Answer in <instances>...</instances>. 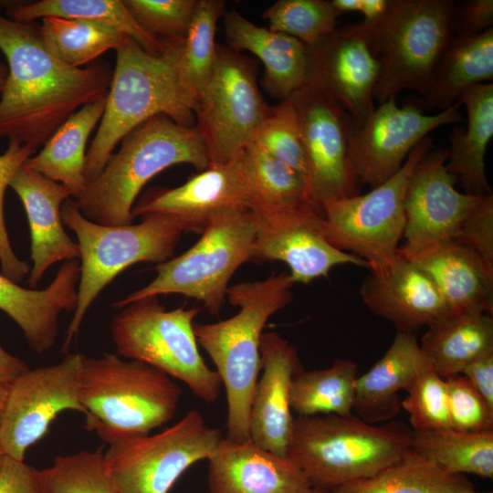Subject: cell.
Here are the masks:
<instances>
[{
    "instance_id": "15",
    "label": "cell",
    "mask_w": 493,
    "mask_h": 493,
    "mask_svg": "<svg viewBox=\"0 0 493 493\" xmlns=\"http://www.w3.org/2000/svg\"><path fill=\"white\" fill-rule=\"evenodd\" d=\"M83 354L68 353L58 363L28 369L9 386L0 412V443L6 456L25 461L26 451L67 410L80 412Z\"/></svg>"
},
{
    "instance_id": "52",
    "label": "cell",
    "mask_w": 493,
    "mask_h": 493,
    "mask_svg": "<svg viewBox=\"0 0 493 493\" xmlns=\"http://www.w3.org/2000/svg\"><path fill=\"white\" fill-rule=\"evenodd\" d=\"M388 4L389 0H360L358 12L363 15L362 21L371 22L385 12Z\"/></svg>"
},
{
    "instance_id": "46",
    "label": "cell",
    "mask_w": 493,
    "mask_h": 493,
    "mask_svg": "<svg viewBox=\"0 0 493 493\" xmlns=\"http://www.w3.org/2000/svg\"><path fill=\"white\" fill-rule=\"evenodd\" d=\"M450 427L466 433L493 432V409L462 375L446 379Z\"/></svg>"
},
{
    "instance_id": "34",
    "label": "cell",
    "mask_w": 493,
    "mask_h": 493,
    "mask_svg": "<svg viewBox=\"0 0 493 493\" xmlns=\"http://www.w3.org/2000/svg\"><path fill=\"white\" fill-rule=\"evenodd\" d=\"M225 7L222 0H199L186 37L180 40L161 39L172 51L179 84L193 110L213 70L217 46L215 28Z\"/></svg>"
},
{
    "instance_id": "21",
    "label": "cell",
    "mask_w": 493,
    "mask_h": 493,
    "mask_svg": "<svg viewBox=\"0 0 493 493\" xmlns=\"http://www.w3.org/2000/svg\"><path fill=\"white\" fill-rule=\"evenodd\" d=\"M259 351L263 372L251 400L249 438L257 446L287 457L294 421L290 388L303 368L297 349L278 332H263Z\"/></svg>"
},
{
    "instance_id": "49",
    "label": "cell",
    "mask_w": 493,
    "mask_h": 493,
    "mask_svg": "<svg viewBox=\"0 0 493 493\" xmlns=\"http://www.w3.org/2000/svg\"><path fill=\"white\" fill-rule=\"evenodd\" d=\"M0 493H47L39 470L5 456L0 470Z\"/></svg>"
},
{
    "instance_id": "41",
    "label": "cell",
    "mask_w": 493,
    "mask_h": 493,
    "mask_svg": "<svg viewBox=\"0 0 493 493\" xmlns=\"http://www.w3.org/2000/svg\"><path fill=\"white\" fill-rule=\"evenodd\" d=\"M39 475L47 493H119L108 474L102 446L58 456Z\"/></svg>"
},
{
    "instance_id": "44",
    "label": "cell",
    "mask_w": 493,
    "mask_h": 493,
    "mask_svg": "<svg viewBox=\"0 0 493 493\" xmlns=\"http://www.w3.org/2000/svg\"><path fill=\"white\" fill-rule=\"evenodd\" d=\"M122 1L137 24L159 40L184 39L199 4V0Z\"/></svg>"
},
{
    "instance_id": "40",
    "label": "cell",
    "mask_w": 493,
    "mask_h": 493,
    "mask_svg": "<svg viewBox=\"0 0 493 493\" xmlns=\"http://www.w3.org/2000/svg\"><path fill=\"white\" fill-rule=\"evenodd\" d=\"M341 15L328 0H278L263 12L262 17L269 30L290 36L310 47L338 26Z\"/></svg>"
},
{
    "instance_id": "2",
    "label": "cell",
    "mask_w": 493,
    "mask_h": 493,
    "mask_svg": "<svg viewBox=\"0 0 493 493\" xmlns=\"http://www.w3.org/2000/svg\"><path fill=\"white\" fill-rule=\"evenodd\" d=\"M293 285L289 274L283 271L229 287L226 298L238 312L215 323L194 325L197 343L210 356L226 390L225 436L231 440L250 439V405L261 370L263 329L272 315L292 300Z\"/></svg>"
},
{
    "instance_id": "25",
    "label": "cell",
    "mask_w": 493,
    "mask_h": 493,
    "mask_svg": "<svg viewBox=\"0 0 493 493\" xmlns=\"http://www.w3.org/2000/svg\"><path fill=\"white\" fill-rule=\"evenodd\" d=\"M79 275L77 259L65 261L48 287L28 289L0 273V309L19 326L37 354H44L56 343L59 315L75 311Z\"/></svg>"
},
{
    "instance_id": "57",
    "label": "cell",
    "mask_w": 493,
    "mask_h": 493,
    "mask_svg": "<svg viewBox=\"0 0 493 493\" xmlns=\"http://www.w3.org/2000/svg\"><path fill=\"white\" fill-rule=\"evenodd\" d=\"M469 493H493L492 491H477L476 489Z\"/></svg>"
},
{
    "instance_id": "30",
    "label": "cell",
    "mask_w": 493,
    "mask_h": 493,
    "mask_svg": "<svg viewBox=\"0 0 493 493\" xmlns=\"http://www.w3.org/2000/svg\"><path fill=\"white\" fill-rule=\"evenodd\" d=\"M106 97L74 112L24 164L29 170L66 186L74 199L86 188L85 148L104 112Z\"/></svg>"
},
{
    "instance_id": "6",
    "label": "cell",
    "mask_w": 493,
    "mask_h": 493,
    "mask_svg": "<svg viewBox=\"0 0 493 493\" xmlns=\"http://www.w3.org/2000/svg\"><path fill=\"white\" fill-rule=\"evenodd\" d=\"M182 391L173 378L112 353L83 354L80 403L85 429L108 446L149 435L175 414Z\"/></svg>"
},
{
    "instance_id": "45",
    "label": "cell",
    "mask_w": 493,
    "mask_h": 493,
    "mask_svg": "<svg viewBox=\"0 0 493 493\" xmlns=\"http://www.w3.org/2000/svg\"><path fill=\"white\" fill-rule=\"evenodd\" d=\"M36 152L30 145L9 140L6 151L0 154V266L2 274L16 283L20 282L30 268L12 248L4 215L5 194L15 174Z\"/></svg>"
},
{
    "instance_id": "4",
    "label": "cell",
    "mask_w": 493,
    "mask_h": 493,
    "mask_svg": "<svg viewBox=\"0 0 493 493\" xmlns=\"http://www.w3.org/2000/svg\"><path fill=\"white\" fill-rule=\"evenodd\" d=\"M154 56L132 37L124 35L116 47V64L104 112L86 153L84 174L96 179L108 163L116 145L133 129L156 115L194 126V110L177 79L168 45Z\"/></svg>"
},
{
    "instance_id": "17",
    "label": "cell",
    "mask_w": 493,
    "mask_h": 493,
    "mask_svg": "<svg viewBox=\"0 0 493 493\" xmlns=\"http://www.w3.org/2000/svg\"><path fill=\"white\" fill-rule=\"evenodd\" d=\"M256 222L253 258L281 261L295 283L328 277L339 265L369 268L362 258L334 247L323 234V212L314 205L249 208Z\"/></svg>"
},
{
    "instance_id": "5",
    "label": "cell",
    "mask_w": 493,
    "mask_h": 493,
    "mask_svg": "<svg viewBox=\"0 0 493 493\" xmlns=\"http://www.w3.org/2000/svg\"><path fill=\"white\" fill-rule=\"evenodd\" d=\"M412 436L400 420L375 425L353 414L298 415L287 457L312 488L332 490L396 462L411 449Z\"/></svg>"
},
{
    "instance_id": "47",
    "label": "cell",
    "mask_w": 493,
    "mask_h": 493,
    "mask_svg": "<svg viewBox=\"0 0 493 493\" xmlns=\"http://www.w3.org/2000/svg\"><path fill=\"white\" fill-rule=\"evenodd\" d=\"M454 241L474 253L493 275V194L486 195L466 217Z\"/></svg>"
},
{
    "instance_id": "56",
    "label": "cell",
    "mask_w": 493,
    "mask_h": 493,
    "mask_svg": "<svg viewBox=\"0 0 493 493\" xmlns=\"http://www.w3.org/2000/svg\"><path fill=\"white\" fill-rule=\"evenodd\" d=\"M0 412H1V408H0ZM5 456H5V454L4 450H3V447H2L1 443H0V470L2 468V466H3V463H4V460H5Z\"/></svg>"
},
{
    "instance_id": "20",
    "label": "cell",
    "mask_w": 493,
    "mask_h": 493,
    "mask_svg": "<svg viewBox=\"0 0 493 493\" xmlns=\"http://www.w3.org/2000/svg\"><path fill=\"white\" fill-rule=\"evenodd\" d=\"M249 194L236 162L201 171L174 188L149 189L132 208V215H158L183 233L201 234L210 217L229 207H248Z\"/></svg>"
},
{
    "instance_id": "18",
    "label": "cell",
    "mask_w": 493,
    "mask_h": 493,
    "mask_svg": "<svg viewBox=\"0 0 493 493\" xmlns=\"http://www.w3.org/2000/svg\"><path fill=\"white\" fill-rule=\"evenodd\" d=\"M447 157L446 148L430 150L409 181L404 197V242L398 248L407 259L454 241L466 217L486 196L456 190V178L446 166Z\"/></svg>"
},
{
    "instance_id": "8",
    "label": "cell",
    "mask_w": 493,
    "mask_h": 493,
    "mask_svg": "<svg viewBox=\"0 0 493 493\" xmlns=\"http://www.w3.org/2000/svg\"><path fill=\"white\" fill-rule=\"evenodd\" d=\"M256 222L248 207H229L215 213L199 240L178 257L155 267V278L145 287L115 301L121 309L137 300L181 294L201 301L218 315L235 272L253 258Z\"/></svg>"
},
{
    "instance_id": "43",
    "label": "cell",
    "mask_w": 493,
    "mask_h": 493,
    "mask_svg": "<svg viewBox=\"0 0 493 493\" xmlns=\"http://www.w3.org/2000/svg\"><path fill=\"white\" fill-rule=\"evenodd\" d=\"M405 391L400 405L408 414L413 431L450 427L447 384L434 369L419 373Z\"/></svg>"
},
{
    "instance_id": "19",
    "label": "cell",
    "mask_w": 493,
    "mask_h": 493,
    "mask_svg": "<svg viewBox=\"0 0 493 493\" xmlns=\"http://www.w3.org/2000/svg\"><path fill=\"white\" fill-rule=\"evenodd\" d=\"M306 85L336 101L353 121L374 110V89L380 74L362 22L337 26L308 47Z\"/></svg>"
},
{
    "instance_id": "38",
    "label": "cell",
    "mask_w": 493,
    "mask_h": 493,
    "mask_svg": "<svg viewBox=\"0 0 493 493\" xmlns=\"http://www.w3.org/2000/svg\"><path fill=\"white\" fill-rule=\"evenodd\" d=\"M411 449L446 472L493 478V432L413 431Z\"/></svg>"
},
{
    "instance_id": "35",
    "label": "cell",
    "mask_w": 493,
    "mask_h": 493,
    "mask_svg": "<svg viewBox=\"0 0 493 493\" xmlns=\"http://www.w3.org/2000/svg\"><path fill=\"white\" fill-rule=\"evenodd\" d=\"M6 16L24 23L47 16L100 23L118 28L152 55L159 56L163 51L162 42L137 24L122 0H40L9 4Z\"/></svg>"
},
{
    "instance_id": "42",
    "label": "cell",
    "mask_w": 493,
    "mask_h": 493,
    "mask_svg": "<svg viewBox=\"0 0 493 493\" xmlns=\"http://www.w3.org/2000/svg\"><path fill=\"white\" fill-rule=\"evenodd\" d=\"M252 143L299 172L306 181L304 148L295 111L288 99L270 107Z\"/></svg>"
},
{
    "instance_id": "23",
    "label": "cell",
    "mask_w": 493,
    "mask_h": 493,
    "mask_svg": "<svg viewBox=\"0 0 493 493\" xmlns=\"http://www.w3.org/2000/svg\"><path fill=\"white\" fill-rule=\"evenodd\" d=\"M208 462L209 493H309L312 488L288 457L250 439L237 442L224 436Z\"/></svg>"
},
{
    "instance_id": "50",
    "label": "cell",
    "mask_w": 493,
    "mask_h": 493,
    "mask_svg": "<svg viewBox=\"0 0 493 493\" xmlns=\"http://www.w3.org/2000/svg\"><path fill=\"white\" fill-rule=\"evenodd\" d=\"M461 374L493 409V351L473 361Z\"/></svg>"
},
{
    "instance_id": "11",
    "label": "cell",
    "mask_w": 493,
    "mask_h": 493,
    "mask_svg": "<svg viewBox=\"0 0 493 493\" xmlns=\"http://www.w3.org/2000/svg\"><path fill=\"white\" fill-rule=\"evenodd\" d=\"M424 138L412 150L400 170L364 194L325 203L323 234L336 248L352 254L371 271L386 269L393 262L405 226L404 197L418 163L432 149Z\"/></svg>"
},
{
    "instance_id": "48",
    "label": "cell",
    "mask_w": 493,
    "mask_h": 493,
    "mask_svg": "<svg viewBox=\"0 0 493 493\" xmlns=\"http://www.w3.org/2000/svg\"><path fill=\"white\" fill-rule=\"evenodd\" d=\"M493 26V0H466L455 4L451 20L453 37L480 34Z\"/></svg>"
},
{
    "instance_id": "53",
    "label": "cell",
    "mask_w": 493,
    "mask_h": 493,
    "mask_svg": "<svg viewBox=\"0 0 493 493\" xmlns=\"http://www.w3.org/2000/svg\"><path fill=\"white\" fill-rule=\"evenodd\" d=\"M8 76V68L0 62V93L2 92Z\"/></svg>"
},
{
    "instance_id": "55",
    "label": "cell",
    "mask_w": 493,
    "mask_h": 493,
    "mask_svg": "<svg viewBox=\"0 0 493 493\" xmlns=\"http://www.w3.org/2000/svg\"><path fill=\"white\" fill-rule=\"evenodd\" d=\"M309 493H331L330 490L320 488H312Z\"/></svg>"
},
{
    "instance_id": "31",
    "label": "cell",
    "mask_w": 493,
    "mask_h": 493,
    "mask_svg": "<svg viewBox=\"0 0 493 493\" xmlns=\"http://www.w3.org/2000/svg\"><path fill=\"white\" fill-rule=\"evenodd\" d=\"M419 344L442 378L461 374L473 361L493 351L492 315L449 314L427 327Z\"/></svg>"
},
{
    "instance_id": "51",
    "label": "cell",
    "mask_w": 493,
    "mask_h": 493,
    "mask_svg": "<svg viewBox=\"0 0 493 493\" xmlns=\"http://www.w3.org/2000/svg\"><path fill=\"white\" fill-rule=\"evenodd\" d=\"M29 368L16 356L7 352L0 345V383L10 385L20 374Z\"/></svg>"
},
{
    "instance_id": "26",
    "label": "cell",
    "mask_w": 493,
    "mask_h": 493,
    "mask_svg": "<svg viewBox=\"0 0 493 493\" xmlns=\"http://www.w3.org/2000/svg\"><path fill=\"white\" fill-rule=\"evenodd\" d=\"M223 23L226 46L248 51L264 65L263 88L279 101L306 85L308 49L299 40L261 27L236 9L225 11Z\"/></svg>"
},
{
    "instance_id": "37",
    "label": "cell",
    "mask_w": 493,
    "mask_h": 493,
    "mask_svg": "<svg viewBox=\"0 0 493 493\" xmlns=\"http://www.w3.org/2000/svg\"><path fill=\"white\" fill-rule=\"evenodd\" d=\"M358 369L356 362L342 358L325 369H302L292 380L291 410L300 416L352 414Z\"/></svg>"
},
{
    "instance_id": "14",
    "label": "cell",
    "mask_w": 493,
    "mask_h": 493,
    "mask_svg": "<svg viewBox=\"0 0 493 493\" xmlns=\"http://www.w3.org/2000/svg\"><path fill=\"white\" fill-rule=\"evenodd\" d=\"M294 109L307 163V195L325 203L358 194L351 156L352 119L332 99L304 85L288 98Z\"/></svg>"
},
{
    "instance_id": "9",
    "label": "cell",
    "mask_w": 493,
    "mask_h": 493,
    "mask_svg": "<svg viewBox=\"0 0 493 493\" xmlns=\"http://www.w3.org/2000/svg\"><path fill=\"white\" fill-rule=\"evenodd\" d=\"M453 0H389L377 19L362 21L379 62L374 99L380 103L404 89L424 97L435 66L452 38Z\"/></svg>"
},
{
    "instance_id": "54",
    "label": "cell",
    "mask_w": 493,
    "mask_h": 493,
    "mask_svg": "<svg viewBox=\"0 0 493 493\" xmlns=\"http://www.w3.org/2000/svg\"><path fill=\"white\" fill-rule=\"evenodd\" d=\"M8 386L9 385L0 383V408H2V405L5 400V397L8 392Z\"/></svg>"
},
{
    "instance_id": "39",
    "label": "cell",
    "mask_w": 493,
    "mask_h": 493,
    "mask_svg": "<svg viewBox=\"0 0 493 493\" xmlns=\"http://www.w3.org/2000/svg\"><path fill=\"white\" fill-rule=\"evenodd\" d=\"M38 30L47 50L72 68H79L109 49H116L125 35L110 26L56 16L42 18Z\"/></svg>"
},
{
    "instance_id": "27",
    "label": "cell",
    "mask_w": 493,
    "mask_h": 493,
    "mask_svg": "<svg viewBox=\"0 0 493 493\" xmlns=\"http://www.w3.org/2000/svg\"><path fill=\"white\" fill-rule=\"evenodd\" d=\"M429 369L433 366L414 333L396 331L381 359L358 376L353 410L372 425L393 420L401 409L399 392Z\"/></svg>"
},
{
    "instance_id": "13",
    "label": "cell",
    "mask_w": 493,
    "mask_h": 493,
    "mask_svg": "<svg viewBox=\"0 0 493 493\" xmlns=\"http://www.w3.org/2000/svg\"><path fill=\"white\" fill-rule=\"evenodd\" d=\"M223 437L192 409L162 432L110 445L104 462L119 493H168L193 464L211 458Z\"/></svg>"
},
{
    "instance_id": "36",
    "label": "cell",
    "mask_w": 493,
    "mask_h": 493,
    "mask_svg": "<svg viewBox=\"0 0 493 493\" xmlns=\"http://www.w3.org/2000/svg\"><path fill=\"white\" fill-rule=\"evenodd\" d=\"M236 162L249 194V208L314 205L308 199L305 178L254 143Z\"/></svg>"
},
{
    "instance_id": "22",
    "label": "cell",
    "mask_w": 493,
    "mask_h": 493,
    "mask_svg": "<svg viewBox=\"0 0 493 493\" xmlns=\"http://www.w3.org/2000/svg\"><path fill=\"white\" fill-rule=\"evenodd\" d=\"M360 296L372 313L391 322L396 331L414 333L451 314L431 278L398 250L386 269L371 271Z\"/></svg>"
},
{
    "instance_id": "29",
    "label": "cell",
    "mask_w": 493,
    "mask_h": 493,
    "mask_svg": "<svg viewBox=\"0 0 493 493\" xmlns=\"http://www.w3.org/2000/svg\"><path fill=\"white\" fill-rule=\"evenodd\" d=\"M459 100L467 110V127H455L449 134L446 169L460 181L466 194H492L485 154L493 136V84L471 86Z\"/></svg>"
},
{
    "instance_id": "24",
    "label": "cell",
    "mask_w": 493,
    "mask_h": 493,
    "mask_svg": "<svg viewBox=\"0 0 493 493\" xmlns=\"http://www.w3.org/2000/svg\"><path fill=\"white\" fill-rule=\"evenodd\" d=\"M9 186L20 198L27 216L33 262L27 283L35 288L53 264L79 257V245L66 233L61 218L62 205L72 194L63 184L24 165Z\"/></svg>"
},
{
    "instance_id": "32",
    "label": "cell",
    "mask_w": 493,
    "mask_h": 493,
    "mask_svg": "<svg viewBox=\"0 0 493 493\" xmlns=\"http://www.w3.org/2000/svg\"><path fill=\"white\" fill-rule=\"evenodd\" d=\"M493 79V28L480 34L452 37L442 53L425 96L442 110L459 100L469 87Z\"/></svg>"
},
{
    "instance_id": "33",
    "label": "cell",
    "mask_w": 493,
    "mask_h": 493,
    "mask_svg": "<svg viewBox=\"0 0 493 493\" xmlns=\"http://www.w3.org/2000/svg\"><path fill=\"white\" fill-rule=\"evenodd\" d=\"M475 485L466 475L445 471L412 449L375 475L355 480L331 493H469Z\"/></svg>"
},
{
    "instance_id": "1",
    "label": "cell",
    "mask_w": 493,
    "mask_h": 493,
    "mask_svg": "<svg viewBox=\"0 0 493 493\" xmlns=\"http://www.w3.org/2000/svg\"><path fill=\"white\" fill-rule=\"evenodd\" d=\"M0 50L8 64L0 99V138L37 149L79 107L108 94L110 65L81 68L64 64L47 50L32 22L0 13Z\"/></svg>"
},
{
    "instance_id": "16",
    "label": "cell",
    "mask_w": 493,
    "mask_h": 493,
    "mask_svg": "<svg viewBox=\"0 0 493 493\" xmlns=\"http://www.w3.org/2000/svg\"><path fill=\"white\" fill-rule=\"evenodd\" d=\"M460 100L434 115L417 104L400 107L395 98L383 103L362 121L352 120L351 156L358 182L374 188L394 175L412 150L435 129L463 122Z\"/></svg>"
},
{
    "instance_id": "12",
    "label": "cell",
    "mask_w": 493,
    "mask_h": 493,
    "mask_svg": "<svg viewBox=\"0 0 493 493\" xmlns=\"http://www.w3.org/2000/svg\"><path fill=\"white\" fill-rule=\"evenodd\" d=\"M257 79L255 60L217 44L210 79L194 108V127L205 143L208 167L234 163L253 142L270 110Z\"/></svg>"
},
{
    "instance_id": "3",
    "label": "cell",
    "mask_w": 493,
    "mask_h": 493,
    "mask_svg": "<svg viewBox=\"0 0 493 493\" xmlns=\"http://www.w3.org/2000/svg\"><path fill=\"white\" fill-rule=\"evenodd\" d=\"M209 166L205 143L195 127L156 115L130 131L121 146L82 194L74 199L89 220L106 226L132 224V208L142 187L173 165Z\"/></svg>"
},
{
    "instance_id": "7",
    "label": "cell",
    "mask_w": 493,
    "mask_h": 493,
    "mask_svg": "<svg viewBox=\"0 0 493 493\" xmlns=\"http://www.w3.org/2000/svg\"><path fill=\"white\" fill-rule=\"evenodd\" d=\"M61 218L77 236L81 259L77 306L61 348L68 354L89 309L104 288L133 264H160L172 258L183 232L158 215L142 216L139 224H97L86 218L71 199L63 203Z\"/></svg>"
},
{
    "instance_id": "10",
    "label": "cell",
    "mask_w": 493,
    "mask_h": 493,
    "mask_svg": "<svg viewBox=\"0 0 493 493\" xmlns=\"http://www.w3.org/2000/svg\"><path fill=\"white\" fill-rule=\"evenodd\" d=\"M198 307L167 309L158 297L120 309L110 330L120 356L150 365L182 381L205 403L219 397L222 382L203 359L194 330Z\"/></svg>"
},
{
    "instance_id": "28",
    "label": "cell",
    "mask_w": 493,
    "mask_h": 493,
    "mask_svg": "<svg viewBox=\"0 0 493 493\" xmlns=\"http://www.w3.org/2000/svg\"><path fill=\"white\" fill-rule=\"evenodd\" d=\"M433 280L451 314L493 313V275L467 247L448 241L408 259Z\"/></svg>"
}]
</instances>
